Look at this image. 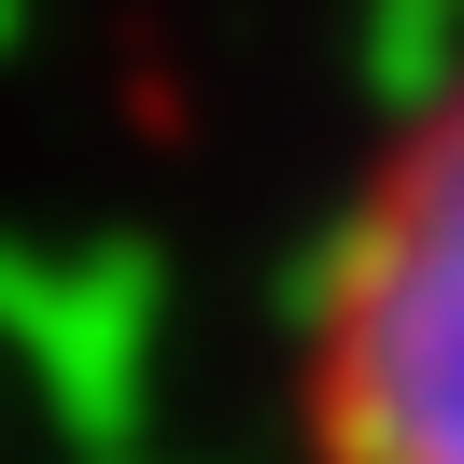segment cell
Returning <instances> with one entry per match:
<instances>
[{
  "mask_svg": "<svg viewBox=\"0 0 464 464\" xmlns=\"http://www.w3.org/2000/svg\"><path fill=\"white\" fill-rule=\"evenodd\" d=\"M295 464H464V71L352 169L310 254Z\"/></svg>",
  "mask_w": 464,
  "mask_h": 464,
  "instance_id": "cell-1",
  "label": "cell"
}]
</instances>
